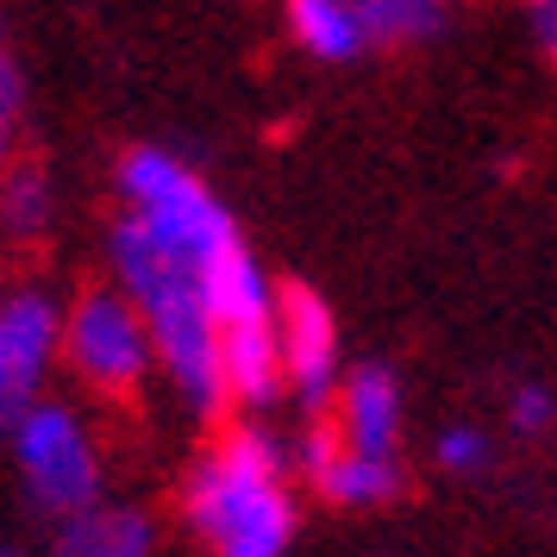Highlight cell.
Here are the masks:
<instances>
[{"label":"cell","instance_id":"1","mask_svg":"<svg viewBox=\"0 0 557 557\" xmlns=\"http://www.w3.org/2000/svg\"><path fill=\"white\" fill-rule=\"evenodd\" d=\"M245 245V238H238ZM238 245L226 251H188L176 238L132 220L126 207L107 226V282H120L132 307L145 313L157 338V370L176 407L201 426H220L232 413L226 388V351H220V307H213V276Z\"/></svg>","mask_w":557,"mask_h":557},{"label":"cell","instance_id":"9","mask_svg":"<svg viewBox=\"0 0 557 557\" xmlns=\"http://www.w3.org/2000/svg\"><path fill=\"white\" fill-rule=\"evenodd\" d=\"M45 557H157V513L145 502L107 495L45 527Z\"/></svg>","mask_w":557,"mask_h":557},{"label":"cell","instance_id":"2","mask_svg":"<svg viewBox=\"0 0 557 557\" xmlns=\"http://www.w3.org/2000/svg\"><path fill=\"white\" fill-rule=\"evenodd\" d=\"M295 438L263 420H220L176 482V520L201 557H288L301 539Z\"/></svg>","mask_w":557,"mask_h":557},{"label":"cell","instance_id":"5","mask_svg":"<svg viewBox=\"0 0 557 557\" xmlns=\"http://www.w3.org/2000/svg\"><path fill=\"white\" fill-rule=\"evenodd\" d=\"M63 370V295L51 282H7L0 288V432L32 401L51 395Z\"/></svg>","mask_w":557,"mask_h":557},{"label":"cell","instance_id":"3","mask_svg":"<svg viewBox=\"0 0 557 557\" xmlns=\"http://www.w3.org/2000/svg\"><path fill=\"white\" fill-rule=\"evenodd\" d=\"M0 438H7V463H13V482H20V502L45 527L107 502V438L82 401L45 395Z\"/></svg>","mask_w":557,"mask_h":557},{"label":"cell","instance_id":"18","mask_svg":"<svg viewBox=\"0 0 557 557\" xmlns=\"http://www.w3.org/2000/svg\"><path fill=\"white\" fill-rule=\"evenodd\" d=\"M0 288H7V282H0Z\"/></svg>","mask_w":557,"mask_h":557},{"label":"cell","instance_id":"11","mask_svg":"<svg viewBox=\"0 0 557 557\" xmlns=\"http://www.w3.org/2000/svg\"><path fill=\"white\" fill-rule=\"evenodd\" d=\"M282 26L313 63H357L370 51L357 0H282Z\"/></svg>","mask_w":557,"mask_h":557},{"label":"cell","instance_id":"16","mask_svg":"<svg viewBox=\"0 0 557 557\" xmlns=\"http://www.w3.org/2000/svg\"><path fill=\"white\" fill-rule=\"evenodd\" d=\"M527 26H532V45L557 63V0H527Z\"/></svg>","mask_w":557,"mask_h":557},{"label":"cell","instance_id":"17","mask_svg":"<svg viewBox=\"0 0 557 557\" xmlns=\"http://www.w3.org/2000/svg\"><path fill=\"white\" fill-rule=\"evenodd\" d=\"M0 557H45V545H32L20 527H0Z\"/></svg>","mask_w":557,"mask_h":557},{"label":"cell","instance_id":"14","mask_svg":"<svg viewBox=\"0 0 557 557\" xmlns=\"http://www.w3.org/2000/svg\"><path fill=\"white\" fill-rule=\"evenodd\" d=\"M26 157V76H20V57L0 45V170Z\"/></svg>","mask_w":557,"mask_h":557},{"label":"cell","instance_id":"4","mask_svg":"<svg viewBox=\"0 0 557 557\" xmlns=\"http://www.w3.org/2000/svg\"><path fill=\"white\" fill-rule=\"evenodd\" d=\"M63 370L101 407H138L163 382L157 338L120 282H88L63 301Z\"/></svg>","mask_w":557,"mask_h":557},{"label":"cell","instance_id":"7","mask_svg":"<svg viewBox=\"0 0 557 557\" xmlns=\"http://www.w3.org/2000/svg\"><path fill=\"white\" fill-rule=\"evenodd\" d=\"M295 470H301L307 495H320L338 513H370V507H388L407 495V457H363L351 445H338L326 413L301 420V432H295Z\"/></svg>","mask_w":557,"mask_h":557},{"label":"cell","instance_id":"15","mask_svg":"<svg viewBox=\"0 0 557 557\" xmlns=\"http://www.w3.org/2000/svg\"><path fill=\"white\" fill-rule=\"evenodd\" d=\"M507 426L520 432V438H552L557 432V388L520 382V388L507 395Z\"/></svg>","mask_w":557,"mask_h":557},{"label":"cell","instance_id":"10","mask_svg":"<svg viewBox=\"0 0 557 557\" xmlns=\"http://www.w3.org/2000/svg\"><path fill=\"white\" fill-rule=\"evenodd\" d=\"M57 226V182L38 157H13L0 170V245L32 251Z\"/></svg>","mask_w":557,"mask_h":557},{"label":"cell","instance_id":"6","mask_svg":"<svg viewBox=\"0 0 557 557\" xmlns=\"http://www.w3.org/2000/svg\"><path fill=\"white\" fill-rule=\"evenodd\" d=\"M276 338H282V388L301 407V420L326 413L338 382H345V345H338V320L332 301L307 282H282L276 295Z\"/></svg>","mask_w":557,"mask_h":557},{"label":"cell","instance_id":"8","mask_svg":"<svg viewBox=\"0 0 557 557\" xmlns=\"http://www.w3.org/2000/svg\"><path fill=\"white\" fill-rule=\"evenodd\" d=\"M326 426L338 432V445H351L363 457H401L407 451V388L388 363H357L345 370L338 395L326 407Z\"/></svg>","mask_w":557,"mask_h":557},{"label":"cell","instance_id":"12","mask_svg":"<svg viewBox=\"0 0 557 557\" xmlns=\"http://www.w3.org/2000/svg\"><path fill=\"white\" fill-rule=\"evenodd\" d=\"M457 0H357V20L370 32V45L407 51V45H432L451 26Z\"/></svg>","mask_w":557,"mask_h":557},{"label":"cell","instance_id":"13","mask_svg":"<svg viewBox=\"0 0 557 557\" xmlns=\"http://www.w3.org/2000/svg\"><path fill=\"white\" fill-rule=\"evenodd\" d=\"M488 463H495V438H488L482 426H470V420H451V426L432 432V470H438V476L470 482V476H482Z\"/></svg>","mask_w":557,"mask_h":557}]
</instances>
